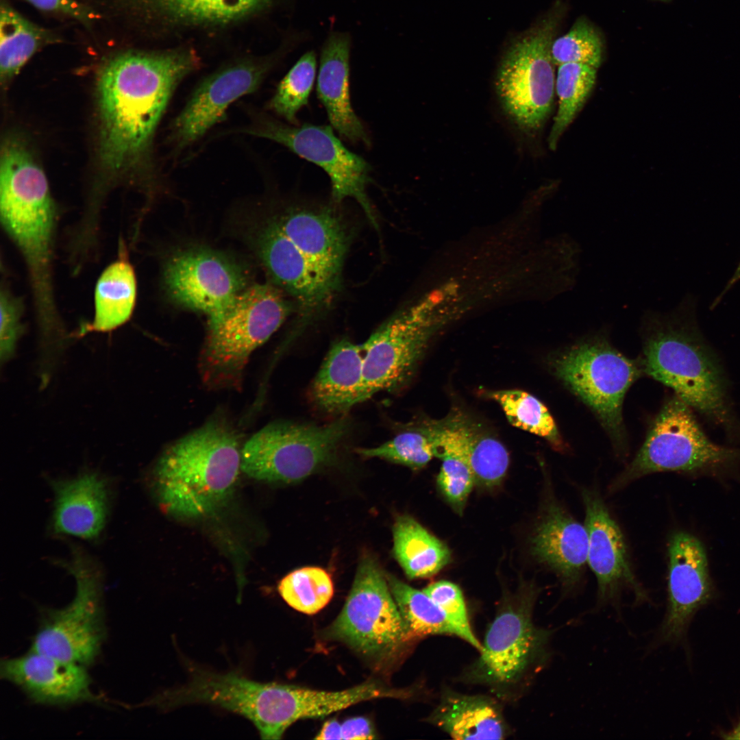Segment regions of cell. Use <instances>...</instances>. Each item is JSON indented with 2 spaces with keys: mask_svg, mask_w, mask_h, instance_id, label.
<instances>
[{
  "mask_svg": "<svg viewBox=\"0 0 740 740\" xmlns=\"http://www.w3.org/2000/svg\"><path fill=\"white\" fill-rule=\"evenodd\" d=\"M55 493L53 528L56 533L84 539L97 538L108 512V489L98 474L84 473L53 482Z\"/></svg>",
  "mask_w": 740,
  "mask_h": 740,
  "instance_id": "cell-27",
  "label": "cell"
},
{
  "mask_svg": "<svg viewBox=\"0 0 740 740\" xmlns=\"http://www.w3.org/2000/svg\"><path fill=\"white\" fill-rule=\"evenodd\" d=\"M316 69V54L314 51H308L300 57L281 80L269 103V109L289 123L297 125V114L308 104Z\"/></svg>",
  "mask_w": 740,
  "mask_h": 740,
  "instance_id": "cell-38",
  "label": "cell"
},
{
  "mask_svg": "<svg viewBox=\"0 0 740 740\" xmlns=\"http://www.w3.org/2000/svg\"><path fill=\"white\" fill-rule=\"evenodd\" d=\"M183 685L164 691L148 704L171 709L190 704L213 705L239 714L254 724L262 739H280L281 685L260 682L236 672L217 673L190 666Z\"/></svg>",
  "mask_w": 740,
  "mask_h": 740,
  "instance_id": "cell-13",
  "label": "cell"
},
{
  "mask_svg": "<svg viewBox=\"0 0 740 740\" xmlns=\"http://www.w3.org/2000/svg\"><path fill=\"white\" fill-rule=\"evenodd\" d=\"M50 31L23 16L6 1L0 6V73L3 81L13 77L42 47L54 42Z\"/></svg>",
  "mask_w": 740,
  "mask_h": 740,
  "instance_id": "cell-32",
  "label": "cell"
},
{
  "mask_svg": "<svg viewBox=\"0 0 740 740\" xmlns=\"http://www.w3.org/2000/svg\"><path fill=\"white\" fill-rule=\"evenodd\" d=\"M38 10L64 15L90 25L95 16L87 6L77 0H25Z\"/></svg>",
  "mask_w": 740,
  "mask_h": 740,
  "instance_id": "cell-43",
  "label": "cell"
},
{
  "mask_svg": "<svg viewBox=\"0 0 740 740\" xmlns=\"http://www.w3.org/2000/svg\"><path fill=\"white\" fill-rule=\"evenodd\" d=\"M350 34L334 31L325 40L320 54L317 95L332 126L346 139L369 145V138L355 114L349 95Z\"/></svg>",
  "mask_w": 740,
  "mask_h": 740,
  "instance_id": "cell-26",
  "label": "cell"
},
{
  "mask_svg": "<svg viewBox=\"0 0 740 740\" xmlns=\"http://www.w3.org/2000/svg\"><path fill=\"white\" fill-rule=\"evenodd\" d=\"M643 371L674 391L694 411L729 435L739 430L719 358L696 323L693 303L682 300L669 312L642 318Z\"/></svg>",
  "mask_w": 740,
  "mask_h": 740,
  "instance_id": "cell-3",
  "label": "cell"
},
{
  "mask_svg": "<svg viewBox=\"0 0 740 740\" xmlns=\"http://www.w3.org/2000/svg\"><path fill=\"white\" fill-rule=\"evenodd\" d=\"M486 395L501 406L512 426L545 439L554 449H565L552 416L537 398L517 389L489 391Z\"/></svg>",
  "mask_w": 740,
  "mask_h": 740,
  "instance_id": "cell-35",
  "label": "cell"
},
{
  "mask_svg": "<svg viewBox=\"0 0 740 740\" xmlns=\"http://www.w3.org/2000/svg\"><path fill=\"white\" fill-rule=\"evenodd\" d=\"M554 29V22L548 19L516 38L506 51L497 77L496 89L505 112L529 133L543 125L552 108Z\"/></svg>",
  "mask_w": 740,
  "mask_h": 740,
  "instance_id": "cell-12",
  "label": "cell"
},
{
  "mask_svg": "<svg viewBox=\"0 0 740 740\" xmlns=\"http://www.w3.org/2000/svg\"><path fill=\"white\" fill-rule=\"evenodd\" d=\"M426 720L456 739H504L510 734L501 701L493 695L445 689Z\"/></svg>",
  "mask_w": 740,
  "mask_h": 740,
  "instance_id": "cell-29",
  "label": "cell"
},
{
  "mask_svg": "<svg viewBox=\"0 0 740 740\" xmlns=\"http://www.w3.org/2000/svg\"><path fill=\"white\" fill-rule=\"evenodd\" d=\"M597 69L580 63L558 65L555 86L558 108L548 136L552 150L556 149L560 136L590 95L595 84Z\"/></svg>",
  "mask_w": 740,
  "mask_h": 740,
  "instance_id": "cell-34",
  "label": "cell"
},
{
  "mask_svg": "<svg viewBox=\"0 0 740 740\" xmlns=\"http://www.w3.org/2000/svg\"><path fill=\"white\" fill-rule=\"evenodd\" d=\"M431 329L417 307L396 314L373 332L362 343L359 404L380 392H395L410 380L426 352Z\"/></svg>",
  "mask_w": 740,
  "mask_h": 740,
  "instance_id": "cell-15",
  "label": "cell"
},
{
  "mask_svg": "<svg viewBox=\"0 0 740 740\" xmlns=\"http://www.w3.org/2000/svg\"><path fill=\"white\" fill-rule=\"evenodd\" d=\"M145 22L164 27H222L268 11L277 0H121Z\"/></svg>",
  "mask_w": 740,
  "mask_h": 740,
  "instance_id": "cell-25",
  "label": "cell"
},
{
  "mask_svg": "<svg viewBox=\"0 0 740 740\" xmlns=\"http://www.w3.org/2000/svg\"><path fill=\"white\" fill-rule=\"evenodd\" d=\"M299 38L289 42L291 38L273 54L233 60L204 79L173 123L170 137L175 147L199 140L224 117L230 104L256 90L282 52Z\"/></svg>",
  "mask_w": 740,
  "mask_h": 740,
  "instance_id": "cell-16",
  "label": "cell"
},
{
  "mask_svg": "<svg viewBox=\"0 0 740 740\" xmlns=\"http://www.w3.org/2000/svg\"><path fill=\"white\" fill-rule=\"evenodd\" d=\"M256 248L275 283L297 301L301 325L323 310L338 291L283 233L277 221L260 230Z\"/></svg>",
  "mask_w": 740,
  "mask_h": 740,
  "instance_id": "cell-20",
  "label": "cell"
},
{
  "mask_svg": "<svg viewBox=\"0 0 740 740\" xmlns=\"http://www.w3.org/2000/svg\"><path fill=\"white\" fill-rule=\"evenodd\" d=\"M693 410L677 395L656 417L633 460L610 482L615 493L634 481L658 472L719 476L740 465V447L713 442L700 427Z\"/></svg>",
  "mask_w": 740,
  "mask_h": 740,
  "instance_id": "cell-6",
  "label": "cell"
},
{
  "mask_svg": "<svg viewBox=\"0 0 740 740\" xmlns=\"http://www.w3.org/2000/svg\"><path fill=\"white\" fill-rule=\"evenodd\" d=\"M121 246L119 258L103 271L96 283L93 320L79 330L78 336L114 330L125 324L133 313L136 278L125 245L121 243Z\"/></svg>",
  "mask_w": 740,
  "mask_h": 740,
  "instance_id": "cell-30",
  "label": "cell"
},
{
  "mask_svg": "<svg viewBox=\"0 0 740 740\" xmlns=\"http://www.w3.org/2000/svg\"><path fill=\"white\" fill-rule=\"evenodd\" d=\"M365 458H378L412 469L425 467L434 456L433 441L419 422L404 426L394 437L373 447L358 448Z\"/></svg>",
  "mask_w": 740,
  "mask_h": 740,
  "instance_id": "cell-37",
  "label": "cell"
},
{
  "mask_svg": "<svg viewBox=\"0 0 740 740\" xmlns=\"http://www.w3.org/2000/svg\"><path fill=\"white\" fill-rule=\"evenodd\" d=\"M0 309V356L3 365L14 356L17 343L24 330L21 321L23 301L12 293L5 282L1 284Z\"/></svg>",
  "mask_w": 740,
  "mask_h": 740,
  "instance_id": "cell-42",
  "label": "cell"
},
{
  "mask_svg": "<svg viewBox=\"0 0 740 740\" xmlns=\"http://www.w3.org/2000/svg\"><path fill=\"white\" fill-rule=\"evenodd\" d=\"M341 724L335 719L324 723L320 731L315 737L317 739H341Z\"/></svg>",
  "mask_w": 740,
  "mask_h": 740,
  "instance_id": "cell-45",
  "label": "cell"
},
{
  "mask_svg": "<svg viewBox=\"0 0 740 740\" xmlns=\"http://www.w3.org/2000/svg\"><path fill=\"white\" fill-rule=\"evenodd\" d=\"M539 593L530 586L504 600L463 681L487 688L501 702H515L526 692L552 655L554 630L536 625L533 618Z\"/></svg>",
  "mask_w": 740,
  "mask_h": 740,
  "instance_id": "cell-5",
  "label": "cell"
},
{
  "mask_svg": "<svg viewBox=\"0 0 740 740\" xmlns=\"http://www.w3.org/2000/svg\"><path fill=\"white\" fill-rule=\"evenodd\" d=\"M423 591L441 608L456 630L458 637L480 652L482 645L471 627L466 604L460 588L451 582L441 580L429 584Z\"/></svg>",
  "mask_w": 740,
  "mask_h": 740,
  "instance_id": "cell-41",
  "label": "cell"
},
{
  "mask_svg": "<svg viewBox=\"0 0 740 740\" xmlns=\"http://www.w3.org/2000/svg\"><path fill=\"white\" fill-rule=\"evenodd\" d=\"M667 602L651 648L684 640L695 614L714 597L706 552L693 534L682 530L667 543Z\"/></svg>",
  "mask_w": 740,
  "mask_h": 740,
  "instance_id": "cell-19",
  "label": "cell"
},
{
  "mask_svg": "<svg viewBox=\"0 0 740 740\" xmlns=\"http://www.w3.org/2000/svg\"><path fill=\"white\" fill-rule=\"evenodd\" d=\"M1 225L24 260L40 343L67 334L56 304L53 273L56 210L47 177L25 144L7 140L1 150Z\"/></svg>",
  "mask_w": 740,
  "mask_h": 740,
  "instance_id": "cell-2",
  "label": "cell"
},
{
  "mask_svg": "<svg viewBox=\"0 0 740 740\" xmlns=\"http://www.w3.org/2000/svg\"><path fill=\"white\" fill-rule=\"evenodd\" d=\"M435 456L442 459L437 478L439 489L450 505L458 513L476 483L473 472L462 454L449 447L434 445Z\"/></svg>",
  "mask_w": 740,
  "mask_h": 740,
  "instance_id": "cell-40",
  "label": "cell"
},
{
  "mask_svg": "<svg viewBox=\"0 0 740 740\" xmlns=\"http://www.w3.org/2000/svg\"><path fill=\"white\" fill-rule=\"evenodd\" d=\"M190 48L130 51L108 60L97 83L100 154L114 171L149 155L156 128L178 84L199 66Z\"/></svg>",
  "mask_w": 740,
  "mask_h": 740,
  "instance_id": "cell-1",
  "label": "cell"
},
{
  "mask_svg": "<svg viewBox=\"0 0 740 740\" xmlns=\"http://www.w3.org/2000/svg\"><path fill=\"white\" fill-rule=\"evenodd\" d=\"M0 674L38 703L68 704L97 698L84 665L32 650L2 660Z\"/></svg>",
  "mask_w": 740,
  "mask_h": 740,
  "instance_id": "cell-22",
  "label": "cell"
},
{
  "mask_svg": "<svg viewBox=\"0 0 740 740\" xmlns=\"http://www.w3.org/2000/svg\"><path fill=\"white\" fill-rule=\"evenodd\" d=\"M719 735L724 739H740V722L732 730L728 732H721Z\"/></svg>",
  "mask_w": 740,
  "mask_h": 740,
  "instance_id": "cell-47",
  "label": "cell"
},
{
  "mask_svg": "<svg viewBox=\"0 0 740 740\" xmlns=\"http://www.w3.org/2000/svg\"><path fill=\"white\" fill-rule=\"evenodd\" d=\"M555 375L597 417L619 456L626 439L622 417L625 395L643 367L617 350L602 335L582 339L550 360Z\"/></svg>",
  "mask_w": 740,
  "mask_h": 740,
  "instance_id": "cell-7",
  "label": "cell"
},
{
  "mask_svg": "<svg viewBox=\"0 0 740 740\" xmlns=\"http://www.w3.org/2000/svg\"><path fill=\"white\" fill-rule=\"evenodd\" d=\"M362 344L347 339L330 347L309 390L312 404L320 411L345 416L359 404L363 379Z\"/></svg>",
  "mask_w": 740,
  "mask_h": 740,
  "instance_id": "cell-28",
  "label": "cell"
},
{
  "mask_svg": "<svg viewBox=\"0 0 740 740\" xmlns=\"http://www.w3.org/2000/svg\"><path fill=\"white\" fill-rule=\"evenodd\" d=\"M393 534L395 557L410 578L431 576L450 561L447 545L410 516L397 517Z\"/></svg>",
  "mask_w": 740,
  "mask_h": 740,
  "instance_id": "cell-31",
  "label": "cell"
},
{
  "mask_svg": "<svg viewBox=\"0 0 740 740\" xmlns=\"http://www.w3.org/2000/svg\"><path fill=\"white\" fill-rule=\"evenodd\" d=\"M580 495L588 534L587 564L597 582L595 609L610 605L619 611L624 591L632 593L636 605L649 602L650 596L633 570L623 532L600 492L581 487Z\"/></svg>",
  "mask_w": 740,
  "mask_h": 740,
  "instance_id": "cell-17",
  "label": "cell"
},
{
  "mask_svg": "<svg viewBox=\"0 0 740 740\" xmlns=\"http://www.w3.org/2000/svg\"><path fill=\"white\" fill-rule=\"evenodd\" d=\"M351 423L345 416L323 425L275 422L241 449V470L261 481L299 482L335 460Z\"/></svg>",
  "mask_w": 740,
  "mask_h": 740,
  "instance_id": "cell-8",
  "label": "cell"
},
{
  "mask_svg": "<svg viewBox=\"0 0 740 740\" xmlns=\"http://www.w3.org/2000/svg\"><path fill=\"white\" fill-rule=\"evenodd\" d=\"M341 739H373L376 738L370 721L363 717L346 719L341 724Z\"/></svg>",
  "mask_w": 740,
  "mask_h": 740,
  "instance_id": "cell-44",
  "label": "cell"
},
{
  "mask_svg": "<svg viewBox=\"0 0 740 740\" xmlns=\"http://www.w3.org/2000/svg\"><path fill=\"white\" fill-rule=\"evenodd\" d=\"M241 450L234 433L210 423L176 441L159 458L155 488L165 513L207 515L228 498L238 478Z\"/></svg>",
  "mask_w": 740,
  "mask_h": 740,
  "instance_id": "cell-4",
  "label": "cell"
},
{
  "mask_svg": "<svg viewBox=\"0 0 740 740\" xmlns=\"http://www.w3.org/2000/svg\"><path fill=\"white\" fill-rule=\"evenodd\" d=\"M739 280H740V262H739V264H738V266H737V267L736 269V271H735L733 275L732 276V278L730 279V280L727 283V284H726V287L724 288V289L723 290L722 293L717 297L716 300L714 301V304L713 305V307L715 306L718 304V302L721 300V299L723 297V296L725 295V293L728 291H729L730 288L734 284H735Z\"/></svg>",
  "mask_w": 740,
  "mask_h": 740,
  "instance_id": "cell-46",
  "label": "cell"
},
{
  "mask_svg": "<svg viewBox=\"0 0 740 740\" xmlns=\"http://www.w3.org/2000/svg\"><path fill=\"white\" fill-rule=\"evenodd\" d=\"M278 589L291 607L308 615L323 608L334 594L330 574L318 567H305L291 571L280 580Z\"/></svg>",
  "mask_w": 740,
  "mask_h": 740,
  "instance_id": "cell-36",
  "label": "cell"
},
{
  "mask_svg": "<svg viewBox=\"0 0 740 740\" xmlns=\"http://www.w3.org/2000/svg\"><path fill=\"white\" fill-rule=\"evenodd\" d=\"M164 281L176 303L206 314L210 322L220 317L246 288L247 278L237 264L220 253L193 248L169 260Z\"/></svg>",
  "mask_w": 740,
  "mask_h": 740,
  "instance_id": "cell-18",
  "label": "cell"
},
{
  "mask_svg": "<svg viewBox=\"0 0 740 740\" xmlns=\"http://www.w3.org/2000/svg\"><path fill=\"white\" fill-rule=\"evenodd\" d=\"M283 233L338 289L349 246L346 227L330 208H293L276 220Z\"/></svg>",
  "mask_w": 740,
  "mask_h": 740,
  "instance_id": "cell-24",
  "label": "cell"
},
{
  "mask_svg": "<svg viewBox=\"0 0 740 740\" xmlns=\"http://www.w3.org/2000/svg\"><path fill=\"white\" fill-rule=\"evenodd\" d=\"M551 54L555 65L580 63L597 69L602 59V42L596 30L580 19L553 41Z\"/></svg>",
  "mask_w": 740,
  "mask_h": 740,
  "instance_id": "cell-39",
  "label": "cell"
},
{
  "mask_svg": "<svg viewBox=\"0 0 740 740\" xmlns=\"http://www.w3.org/2000/svg\"><path fill=\"white\" fill-rule=\"evenodd\" d=\"M531 539L536 560L557 577L563 597L581 589L587 564L588 534L554 494L548 496Z\"/></svg>",
  "mask_w": 740,
  "mask_h": 740,
  "instance_id": "cell-21",
  "label": "cell"
},
{
  "mask_svg": "<svg viewBox=\"0 0 740 740\" xmlns=\"http://www.w3.org/2000/svg\"><path fill=\"white\" fill-rule=\"evenodd\" d=\"M323 636L378 664L394 661L412 639L386 574L371 556L360 560L345 605Z\"/></svg>",
  "mask_w": 740,
  "mask_h": 740,
  "instance_id": "cell-9",
  "label": "cell"
},
{
  "mask_svg": "<svg viewBox=\"0 0 740 740\" xmlns=\"http://www.w3.org/2000/svg\"><path fill=\"white\" fill-rule=\"evenodd\" d=\"M241 131L282 145L320 166L330 177L333 200L340 203L347 197L354 198L373 226L377 227L366 193L370 182L369 166L362 158L343 145L331 127L308 123L291 126L273 118L260 116L251 125Z\"/></svg>",
  "mask_w": 740,
  "mask_h": 740,
  "instance_id": "cell-14",
  "label": "cell"
},
{
  "mask_svg": "<svg viewBox=\"0 0 740 740\" xmlns=\"http://www.w3.org/2000/svg\"><path fill=\"white\" fill-rule=\"evenodd\" d=\"M62 565L73 576L76 593L60 609H48L31 650L86 665L97 657L105 636L100 571L78 547Z\"/></svg>",
  "mask_w": 740,
  "mask_h": 740,
  "instance_id": "cell-10",
  "label": "cell"
},
{
  "mask_svg": "<svg viewBox=\"0 0 740 740\" xmlns=\"http://www.w3.org/2000/svg\"><path fill=\"white\" fill-rule=\"evenodd\" d=\"M434 445L454 449L467 461L476 483L499 484L509 465L506 448L463 412L454 409L441 419L419 421Z\"/></svg>",
  "mask_w": 740,
  "mask_h": 740,
  "instance_id": "cell-23",
  "label": "cell"
},
{
  "mask_svg": "<svg viewBox=\"0 0 740 740\" xmlns=\"http://www.w3.org/2000/svg\"><path fill=\"white\" fill-rule=\"evenodd\" d=\"M292 308L277 286L258 284L245 288L220 317L209 322L204 367L221 378L240 373L252 352L280 327Z\"/></svg>",
  "mask_w": 740,
  "mask_h": 740,
  "instance_id": "cell-11",
  "label": "cell"
},
{
  "mask_svg": "<svg viewBox=\"0 0 740 740\" xmlns=\"http://www.w3.org/2000/svg\"><path fill=\"white\" fill-rule=\"evenodd\" d=\"M386 577L411 638L428 635L458 637L443 611L427 593L391 574H386Z\"/></svg>",
  "mask_w": 740,
  "mask_h": 740,
  "instance_id": "cell-33",
  "label": "cell"
}]
</instances>
